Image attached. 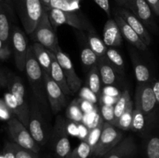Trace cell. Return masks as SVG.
Here are the masks:
<instances>
[{"instance_id":"cell-21","label":"cell","mask_w":159,"mask_h":158,"mask_svg":"<svg viewBox=\"0 0 159 158\" xmlns=\"http://www.w3.org/2000/svg\"><path fill=\"white\" fill-rule=\"evenodd\" d=\"M97 67L99 68L101 80L103 85L110 86L116 83L118 72L109 61L107 57L99 58Z\"/></svg>"},{"instance_id":"cell-29","label":"cell","mask_w":159,"mask_h":158,"mask_svg":"<svg viewBox=\"0 0 159 158\" xmlns=\"http://www.w3.org/2000/svg\"><path fill=\"white\" fill-rule=\"evenodd\" d=\"M146 124V116L138 107L135 106L133 112L130 130L134 132H141L144 129Z\"/></svg>"},{"instance_id":"cell-23","label":"cell","mask_w":159,"mask_h":158,"mask_svg":"<svg viewBox=\"0 0 159 158\" xmlns=\"http://www.w3.org/2000/svg\"><path fill=\"white\" fill-rule=\"evenodd\" d=\"M131 60L134 75L138 84L148 83L151 80V72L148 67L134 54H131Z\"/></svg>"},{"instance_id":"cell-34","label":"cell","mask_w":159,"mask_h":158,"mask_svg":"<svg viewBox=\"0 0 159 158\" xmlns=\"http://www.w3.org/2000/svg\"><path fill=\"white\" fill-rule=\"evenodd\" d=\"M11 146L16 158H38V153L36 152L23 148L13 142H11Z\"/></svg>"},{"instance_id":"cell-50","label":"cell","mask_w":159,"mask_h":158,"mask_svg":"<svg viewBox=\"0 0 159 158\" xmlns=\"http://www.w3.org/2000/svg\"><path fill=\"white\" fill-rule=\"evenodd\" d=\"M1 2H5V0H0V3Z\"/></svg>"},{"instance_id":"cell-28","label":"cell","mask_w":159,"mask_h":158,"mask_svg":"<svg viewBox=\"0 0 159 158\" xmlns=\"http://www.w3.org/2000/svg\"><path fill=\"white\" fill-rule=\"evenodd\" d=\"M106 57L111 64L114 67L118 74H124V60L121 54L114 48H108Z\"/></svg>"},{"instance_id":"cell-11","label":"cell","mask_w":159,"mask_h":158,"mask_svg":"<svg viewBox=\"0 0 159 158\" xmlns=\"http://www.w3.org/2000/svg\"><path fill=\"white\" fill-rule=\"evenodd\" d=\"M11 47L13 53L16 66L19 71H23L25 70L29 46L24 33L16 26H13L12 27L11 35Z\"/></svg>"},{"instance_id":"cell-39","label":"cell","mask_w":159,"mask_h":158,"mask_svg":"<svg viewBox=\"0 0 159 158\" xmlns=\"http://www.w3.org/2000/svg\"><path fill=\"white\" fill-rule=\"evenodd\" d=\"M4 101L6 102V103L7 104L8 106L9 107L11 110L12 111V112L14 113V115H16L17 110H18V107H17V103L16 102V99L14 98V96L12 95V94L11 92H7L5 93L4 94Z\"/></svg>"},{"instance_id":"cell-41","label":"cell","mask_w":159,"mask_h":158,"mask_svg":"<svg viewBox=\"0 0 159 158\" xmlns=\"http://www.w3.org/2000/svg\"><path fill=\"white\" fill-rule=\"evenodd\" d=\"M99 7H100L105 12L109 18H111V11H110V2L109 0H93Z\"/></svg>"},{"instance_id":"cell-40","label":"cell","mask_w":159,"mask_h":158,"mask_svg":"<svg viewBox=\"0 0 159 158\" xmlns=\"http://www.w3.org/2000/svg\"><path fill=\"white\" fill-rule=\"evenodd\" d=\"M12 53L11 45L6 44L0 40V60H6L9 58Z\"/></svg>"},{"instance_id":"cell-3","label":"cell","mask_w":159,"mask_h":158,"mask_svg":"<svg viewBox=\"0 0 159 158\" xmlns=\"http://www.w3.org/2000/svg\"><path fill=\"white\" fill-rule=\"evenodd\" d=\"M50 20L54 29H57L62 25H68L81 31L93 32L94 27L82 14L78 11H62L57 9L48 10Z\"/></svg>"},{"instance_id":"cell-2","label":"cell","mask_w":159,"mask_h":158,"mask_svg":"<svg viewBox=\"0 0 159 158\" xmlns=\"http://www.w3.org/2000/svg\"><path fill=\"white\" fill-rule=\"evenodd\" d=\"M24 31L30 35L37 27L44 11L40 0H11Z\"/></svg>"},{"instance_id":"cell-42","label":"cell","mask_w":159,"mask_h":158,"mask_svg":"<svg viewBox=\"0 0 159 158\" xmlns=\"http://www.w3.org/2000/svg\"><path fill=\"white\" fill-rule=\"evenodd\" d=\"M2 158H16L12 150L11 142H6L4 146L2 153Z\"/></svg>"},{"instance_id":"cell-19","label":"cell","mask_w":159,"mask_h":158,"mask_svg":"<svg viewBox=\"0 0 159 158\" xmlns=\"http://www.w3.org/2000/svg\"><path fill=\"white\" fill-rule=\"evenodd\" d=\"M123 36L114 19L109 18L103 27V42L107 46L114 47L120 46Z\"/></svg>"},{"instance_id":"cell-44","label":"cell","mask_w":159,"mask_h":158,"mask_svg":"<svg viewBox=\"0 0 159 158\" xmlns=\"http://www.w3.org/2000/svg\"><path fill=\"white\" fill-rule=\"evenodd\" d=\"M154 13L159 16V0H146Z\"/></svg>"},{"instance_id":"cell-37","label":"cell","mask_w":159,"mask_h":158,"mask_svg":"<svg viewBox=\"0 0 159 158\" xmlns=\"http://www.w3.org/2000/svg\"><path fill=\"white\" fill-rule=\"evenodd\" d=\"M14 113L9 108L4 99H0V119L2 120H9L13 117Z\"/></svg>"},{"instance_id":"cell-49","label":"cell","mask_w":159,"mask_h":158,"mask_svg":"<svg viewBox=\"0 0 159 158\" xmlns=\"http://www.w3.org/2000/svg\"><path fill=\"white\" fill-rule=\"evenodd\" d=\"M5 2L7 3H9V4H12V2H11V0H5Z\"/></svg>"},{"instance_id":"cell-48","label":"cell","mask_w":159,"mask_h":158,"mask_svg":"<svg viewBox=\"0 0 159 158\" xmlns=\"http://www.w3.org/2000/svg\"><path fill=\"white\" fill-rule=\"evenodd\" d=\"M68 1L70 2L71 3H74V4H79L81 0H68Z\"/></svg>"},{"instance_id":"cell-45","label":"cell","mask_w":159,"mask_h":158,"mask_svg":"<svg viewBox=\"0 0 159 158\" xmlns=\"http://www.w3.org/2000/svg\"><path fill=\"white\" fill-rule=\"evenodd\" d=\"M152 88H153L154 94H155V98L158 104L159 105V79L155 81L153 84H152Z\"/></svg>"},{"instance_id":"cell-22","label":"cell","mask_w":159,"mask_h":158,"mask_svg":"<svg viewBox=\"0 0 159 158\" xmlns=\"http://www.w3.org/2000/svg\"><path fill=\"white\" fill-rule=\"evenodd\" d=\"M32 46L34 55L40 66L45 73L50 74L51 67V57L50 51L39 43H34Z\"/></svg>"},{"instance_id":"cell-35","label":"cell","mask_w":159,"mask_h":158,"mask_svg":"<svg viewBox=\"0 0 159 158\" xmlns=\"http://www.w3.org/2000/svg\"><path fill=\"white\" fill-rule=\"evenodd\" d=\"M82 115H83V111H82L79 102H77V101L71 102L67 110L68 118H69L71 120L79 122V121L82 120Z\"/></svg>"},{"instance_id":"cell-9","label":"cell","mask_w":159,"mask_h":158,"mask_svg":"<svg viewBox=\"0 0 159 158\" xmlns=\"http://www.w3.org/2000/svg\"><path fill=\"white\" fill-rule=\"evenodd\" d=\"M30 119L28 123V129L32 135L34 140L38 145L43 146L48 141V135L46 122L43 117L41 107L36 100H34L30 107Z\"/></svg>"},{"instance_id":"cell-36","label":"cell","mask_w":159,"mask_h":158,"mask_svg":"<svg viewBox=\"0 0 159 158\" xmlns=\"http://www.w3.org/2000/svg\"><path fill=\"white\" fill-rule=\"evenodd\" d=\"M101 114L106 122L113 124L115 120L114 105L110 104H103L101 108Z\"/></svg>"},{"instance_id":"cell-38","label":"cell","mask_w":159,"mask_h":158,"mask_svg":"<svg viewBox=\"0 0 159 158\" xmlns=\"http://www.w3.org/2000/svg\"><path fill=\"white\" fill-rule=\"evenodd\" d=\"M79 96L81 99H85L91 103H96L97 102V95L95 93H93L88 87H85L81 89Z\"/></svg>"},{"instance_id":"cell-17","label":"cell","mask_w":159,"mask_h":158,"mask_svg":"<svg viewBox=\"0 0 159 158\" xmlns=\"http://www.w3.org/2000/svg\"><path fill=\"white\" fill-rule=\"evenodd\" d=\"M137 144L131 136L124 138L102 158H133L137 152Z\"/></svg>"},{"instance_id":"cell-33","label":"cell","mask_w":159,"mask_h":158,"mask_svg":"<svg viewBox=\"0 0 159 158\" xmlns=\"http://www.w3.org/2000/svg\"><path fill=\"white\" fill-rule=\"evenodd\" d=\"M57 9L62 11H78L79 4H74L68 0H51L50 9Z\"/></svg>"},{"instance_id":"cell-1","label":"cell","mask_w":159,"mask_h":158,"mask_svg":"<svg viewBox=\"0 0 159 158\" xmlns=\"http://www.w3.org/2000/svg\"><path fill=\"white\" fill-rule=\"evenodd\" d=\"M25 71L34 94V99L40 107L47 109L49 102L47 96L44 73L36 59L32 44L30 45L28 49Z\"/></svg>"},{"instance_id":"cell-14","label":"cell","mask_w":159,"mask_h":158,"mask_svg":"<svg viewBox=\"0 0 159 158\" xmlns=\"http://www.w3.org/2000/svg\"><path fill=\"white\" fill-rule=\"evenodd\" d=\"M126 8L131 11L146 27L155 30L156 24L154 18V12L146 0H127Z\"/></svg>"},{"instance_id":"cell-47","label":"cell","mask_w":159,"mask_h":158,"mask_svg":"<svg viewBox=\"0 0 159 158\" xmlns=\"http://www.w3.org/2000/svg\"><path fill=\"white\" fill-rule=\"evenodd\" d=\"M40 1H41L44 9H46V10H48V9H50V1H51V0H40Z\"/></svg>"},{"instance_id":"cell-27","label":"cell","mask_w":159,"mask_h":158,"mask_svg":"<svg viewBox=\"0 0 159 158\" xmlns=\"http://www.w3.org/2000/svg\"><path fill=\"white\" fill-rule=\"evenodd\" d=\"M134 102L133 101L129 103L128 106L126 108L124 112L120 119L115 122L113 125L119 128L121 130H128L130 129L132 123V119H133V112H134Z\"/></svg>"},{"instance_id":"cell-24","label":"cell","mask_w":159,"mask_h":158,"mask_svg":"<svg viewBox=\"0 0 159 158\" xmlns=\"http://www.w3.org/2000/svg\"><path fill=\"white\" fill-rule=\"evenodd\" d=\"M88 43L89 46L92 50L97 55L99 58L106 57L108 47L103 40H101L96 33V31L88 32Z\"/></svg>"},{"instance_id":"cell-13","label":"cell","mask_w":159,"mask_h":158,"mask_svg":"<svg viewBox=\"0 0 159 158\" xmlns=\"http://www.w3.org/2000/svg\"><path fill=\"white\" fill-rule=\"evenodd\" d=\"M44 73L46 91L51 109L54 115L67 105V98L61 88L51 78L50 74Z\"/></svg>"},{"instance_id":"cell-15","label":"cell","mask_w":159,"mask_h":158,"mask_svg":"<svg viewBox=\"0 0 159 158\" xmlns=\"http://www.w3.org/2000/svg\"><path fill=\"white\" fill-rule=\"evenodd\" d=\"M115 12L119 14L129 26L137 33L140 38L148 46L152 43V37L144 23L128 9L124 7H118L115 9Z\"/></svg>"},{"instance_id":"cell-8","label":"cell","mask_w":159,"mask_h":158,"mask_svg":"<svg viewBox=\"0 0 159 158\" xmlns=\"http://www.w3.org/2000/svg\"><path fill=\"white\" fill-rule=\"evenodd\" d=\"M7 87L9 92L12 94L17 103V113L16 115L17 119L21 121L24 125L28 128L30 119V106L26 99V90L21 78L18 76L10 77Z\"/></svg>"},{"instance_id":"cell-20","label":"cell","mask_w":159,"mask_h":158,"mask_svg":"<svg viewBox=\"0 0 159 158\" xmlns=\"http://www.w3.org/2000/svg\"><path fill=\"white\" fill-rule=\"evenodd\" d=\"M50 54H51V67L50 76L58 85V86L61 88V90L65 93V95H70L71 94V91L70 90L69 87H68L66 77H65V74H64L63 71H62L61 67L59 64L55 54L53 52H51V51H50Z\"/></svg>"},{"instance_id":"cell-6","label":"cell","mask_w":159,"mask_h":158,"mask_svg":"<svg viewBox=\"0 0 159 158\" xmlns=\"http://www.w3.org/2000/svg\"><path fill=\"white\" fill-rule=\"evenodd\" d=\"M7 125L9 136L13 143L23 148L39 153L40 147L34 140L28 128L25 126L21 121L19 120L16 117H12L8 120Z\"/></svg>"},{"instance_id":"cell-16","label":"cell","mask_w":159,"mask_h":158,"mask_svg":"<svg viewBox=\"0 0 159 158\" xmlns=\"http://www.w3.org/2000/svg\"><path fill=\"white\" fill-rule=\"evenodd\" d=\"M13 6L7 2L0 3V40L6 44L11 45L12 16Z\"/></svg>"},{"instance_id":"cell-7","label":"cell","mask_w":159,"mask_h":158,"mask_svg":"<svg viewBox=\"0 0 159 158\" xmlns=\"http://www.w3.org/2000/svg\"><path fill=\"white\" fill-rule=\"evenodd\" d=\"M51 144L53 150L58 158H68L71 152L66 122L62 117H58L51 132Z\"/></svg>"},{"instance_id":"cell-12","label":"cell","mask_w":159,"mask_h":158,"mask_svg":"<svg viewBox=\"0 0 159 158\" xmlns=\"http://www.w3.org/2000/svg\"><path fill=\"white\" fill-rule=\"evenodd\" d=\"M54 53L57 59L59 64L61 65L66 77L68 87L71 90V93H75L79 91L82 85V81L78 76L75 67L71 62V59L67 54L62 51L61 47L57 48Z\"/></svg>"},{"instance_id":"cell-31","label":"cell","mask_w":159,"mask_h":158,"mask_svg":"<svg viewBox=\"0 0 159 158\" xmlns=\"http://www.w3.org/2000/svg\"><path fill=\"white\" fill-rule=\"evenodd\" d=\"M99 57L92 50L89 46L84 47L81 51V61L85 68H91L98 64Z\"/></svg>"},{"instance_id":"cell-32","label":"cell","mask_w":159,"mask_h":158,"mask_svg":"<svg viewBox=\"0 0 159 158\" xmlns=\"http://www.w3.org/2000/svg\"><path fill=\"white\" fill-rule=\"evenodd\" d=\"M146 156L147 158H159V136H154L148 140Z\"/></svg>"},{"instance_id":"cell-46","label":"cell","mask_w":159,"mask_h":158,"mask_svg":"<svg viewBox=\"0 0 159 158\" xmlns=\"http://www.w3.org/2000/svg\"><path fill=\"white\" fill-rule=\"evenodd\" d=\"M116 3L119 7H124L127 6V0H115Z\"/></svg>"},{"instance_id":"cell-10","label":"cell","mask_w":159,"mask_h":158,"mask_svg":"<svg viewBox=\"0 0 159 158\" xmlns=\"http://www.w3.org/2000/svg\"><path fill=\"white\" fill-rule=\"evenodd\" d=\"M134 105L143 112L148 119L152 120L153 119L158 104L150 82L138 85L135 94Z\"/></svg>"},{"instance_id":"cell-43","label":"cell","mask_w":159,"mask_h":158,"mask_svg":"<svg viewBox=\"0 0 159 158\" xmlns=\"http://www.w3.org/2000/svg\"><path fill=\"white\" fill-rule=\"evenodd\" d=\"M9 79H10V76L0 68V89L7 86Z\"/></svg>"},{"instance_id":"cell-4","label":"cell","mask_w":159,"mask_h":158,"mask_svg":"<svg viewBox=\"0 0 159 158\" xmlns=\"http://www.w3.org/2000/svg\"><path fill=\"white\" fill-rule=\"evenodd\" d=\"M123 138L121 129L109 122H103L99 139L93 148L92 157H103Z\"/></svg>"},{"instance_id":"cell-18","label":"cell","mask_w":159,"mask_h":158,"mask_svg":"<svg viewBox=\"0 0 159 158\" xmlns=\"http://www.w3.org/2000/svg\"><path fill=\"white\" fill-rule=\"evenodd\" d=\"M113 19L119 26L122 36L133 46L140 50L144 51L147 50L148 46L141 40L137 33L130 27L128 23L120 16L118 13L114 11L113 12Z\"/></svg>"},{"instance_id":"cell-30","label":"cell","mask_w":159,"mask_h":158,"mask_svg":"<svg viewBox=\"0 0 159 158\" xmlns=\"http://www.w3.org/2000/svg\"><path fill=\"white\" fill-rule=\"evenodd\" d=\"M93 153V147L86 140L79 143L77 147L71 150L68 158H89Z\"/></svg>"},{"instance_id":"cell-25","label":"cell","mask_w":159,"mask_h":158,"mask_svg":"<svg viewBox=\"0 0 159 158\" xmlns=\"http://www.w3.org/2000/svg\"><path fill=\"white\" fill-rule=\"evenodd\" d=\"M101 82L102 80H101L99 68L97 65L93 66V68H90L88 73V79H87L88 88L96 95H99L101 91Z\"/></svg>"},{"instance_id":"cell-5","label":"cell","mask_w":159,"mask_h":158,"mask_svg":"<svg viewBox=\"0 0 159 158\" xmlns=\"http://www.w3.org/2000/svg\"><path fill=\"white\" fill-rule=\"evenodd\" d=\"M30 36H31L34 43H40L51 52H54L60 47L55 29L51 24L48 10L45 9L37 27Z\"/></svg>"},{"instance_id":"cell-26","label":"cell","mask_w":159,"mask_h":158,"mask_svg":"<svg viewBox=\"0 0 159 158\" xmlns=\"http://www.w3.org/2000/svg\"><path fill=\"white\" fill-rule=\"evenodd\" d=\"M131 99H130V93H129L128 90H124L122 93L120 94V95L118 97V99H116V102H115L114 105V114H115V120L113 122V125L120 119L121 116L123 115V113L124 112V111L126 110V108L128 106L129 103L131 102Z\"/></svg>"}]
</instances>
